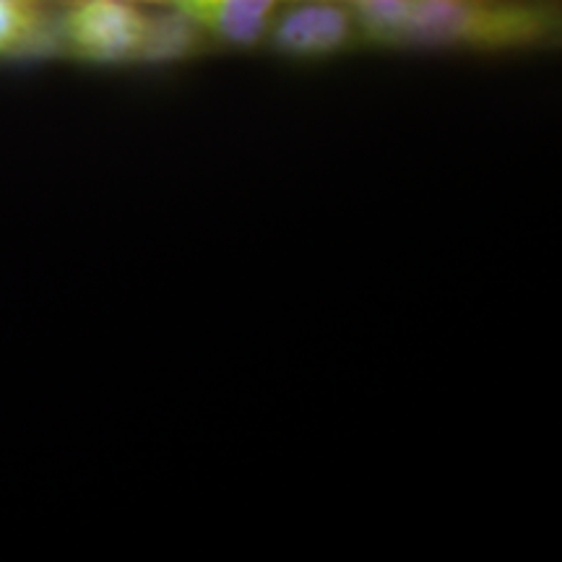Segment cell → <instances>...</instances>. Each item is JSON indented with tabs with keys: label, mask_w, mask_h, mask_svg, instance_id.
I'll use <instances>...</instances> for the list:
<instances>
[{
	"label": "cell",
	"mask_w": 562,
	"mask_h": 562,
	"mask_svg": "<svg viewBox=\"0 0 562 562\" xmlns=\"http://www.w3.org/2000/svg\"><path fill=\"white\" fill-rule=\"evenodd\" d=\"M263 42L271 53L292 60L336 58L364 45L360 21L347 0L279 3Z\"/></svg>",
	"instance_id": "3957f363"
},
{
	"label": "cell",
	"mask_w": 562,
	"mask_h": 562,
	"mask_svg": "<svg viewBox=\"0 0 562 562\" xmlns=\"http://www.w3.org/2000/svg\"><path fill=\"white\" fill-rule=\"evenodd\" d=\"M60 50L58 24L42 0H0V60Z\"/></svg>",
	"instance_id": "5b68a950"
},
{
	"label": "cell",
	"mask_w": 562,
	"mask_h": 562,
	"mask_svg": "<svg viewBox=\"0 0 562 562\" xmlns=\"http://www.w3.org/2000/svg\"><path fill=\"white\" fill-rule=\"evenodd\" d=\"M191 19L211 42L227 47H256L281 0H140Z\"/></svg>",
	"instance_id": "277c9868"
},
{
	"label": "cell",
	"mask_w": 562,
	"mask_h": 562,
	"mask_svg": "<svg viewBox=\"0 0 562 562\" xmlns=\"http://www.w3.org/2000/svg\"><path fill=\"white\" fill-rule=\"evenodd\" d=\"M209 37L203 34L191 19L178 11L159 9L154 5L146 19L144 45H140L138 63H151V66H165V63H180L193 58L203 50Z\"/></svg>",
	"instance_id": "8992f818"
},
{
	"label": "cell",
	"mask_w": 562,
	"mask_h": 562,
	"mask_svg": "<svg viewBox=\"0 0 562 562\" xmlns=\"http://www.w3.org/2000/svg\"><path fill=\"white\" fill-rule=\"evenodd\" d=\"M149 5L140 0H68L58 24L60 50L89 66L138 63Z\"/></svg>",
	"instance_id": "7a4b0ae2"
},
{
	"label": "cell",
	"mask_w": 562,
	"mask_h": 562,
	"mask_svg": "<svg viewBox=\"0 0 562 562\" xmlns=\"http://www.w3.org/2000/svg\"><path fill=\"white\" fill-rule=\"evenodd\" d=\"M349 3H351V0H349Z\"/></svg>",
	"instance_id": "52a82bcc"
},
{
	"label": "cell",
	"mask_w": 562,
	"mask_h": 562,
	"mask_svg": "<svg viewBox=\"0 0 562 562\" xmlns=\"http://www.w3.org/2000/svg\"><path fill=\"white\" fill-rule=\"evenodd\" d=\"M349 5L368 45L398 50H539L560 37L554 0H351Z\"/></svg>",
	"instance_id": "6da1fadb"
}]
</instances>
